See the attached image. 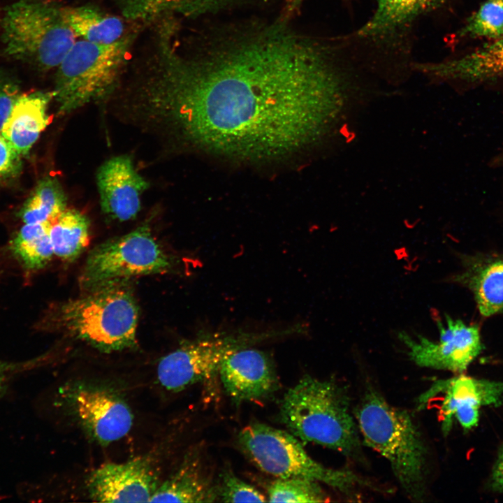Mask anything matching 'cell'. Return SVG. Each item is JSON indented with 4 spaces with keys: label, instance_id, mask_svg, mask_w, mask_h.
<instances>
[{
    "label": "cell",
    "instance_id": "obj_22",
    "mask_svg": "<svg viewBox=\"0 0 503 503\" xmlns=\"http://www.w3.org/2000/svg\"><path fill=\"white\" fill-rule=\"evenodd\" d=\"M66 22L80 38L93 43L110 44L124 37L123 20L106 13L95 6L63 7Z\"/></svg>",
    "mask_w": 503,
    "mask_h": 503
},
{
    "label": "cell",
    "instance_id": "obj_2",
    "mask_svg": "<svg viewBox=\"0 0 503 503\" xmlns=\"http://www.w3.org/2000/svg\"><path fill=\"white\" fill-rule=\"evenodd\" d=\"M363 444L389 462L407 495L421 501L426 493L428 451L411 414L390 404L369 388L354 411Z\"/></svg>",
    "mask_w": 503,
    "mask_h": 503
},
{
    "label": "cell",
    "instance_id": "obj_23",
    "mask_svg": "<svg viewBox=\"0 0 503 503\" xmlns=\"http://www.w3.org/2000/svg\"><path fill=\"white\" fill-rule=\"evenodd\" d=\"M49 235L54 254L73 261L89 242V220L79 211L66 208L50 223Z\"/></svg>",
    "mask_w": 503,
    "mask_h": 503
},
{
    "label": "cell",
    "instance_id": "obj_4",
    "mask_svg": "<svg viewBox=\"0 0 503 503\" xmlns=\"http://www.w3.org/2000/svg\"><path fill=\"white\" fill-rule=\"evenodd\" d=\"M2 17L6 54L40 71L57 68L76 41L63 6L50 0H18Z\"/></svg>",
    "mask_w": 503,
    "mask_h": 503
},
{
    "label": "cell",
    "instance_id": "obj_10",
    "mask_svg": "<svg viewBox=\"0 0 503 503\" xmlns=\"http://www.w3.org/2000/svg\"><path fill=\"white\" fill-rule=\"evenodd\" d=\"M60 393L69 413L93 441L108 445L129 432L133 416L117 392L107 387L78 382Z\"/></svg>",
    "mask_w": 503,
    "mask_h": 503
},
{
    "label": "cell",
    "instance_id": "obj_16",
    "mask_svg": "<svg viewBox=\"0 0 503 503\" xmlns=\"http://www.w3.org/2000/svg\"><path fill=\"white\" fill-rule=\"evenodd\" d=\"M417 68L437 78L469 86L503 82V38L461 57L418 64Z\"/></svg>",
    "mask_w": 503,
    "mask_h": 503
},
{
    "label": "cell",
    "instance_id": "obj_20",
    "mask_svg": "<svg viewBox=\"0 0 503 503\" xmlns=\"http://www.w3.org/2000/svg\"><path fill=\"white\" fill-rule=\"evenodd\" d=\"M54 92L22 93L6 122L1 134L22 156L27 154L50 122L48 113Z\"/></svg>",
    "mask_w": 503,
    "mask_h": 503
},
{
    "label": "cell",
    "instance_id": "obj_31",
    "mask_svg": "<svg viewBox=\"0 0 503 503\" xmlns=\"http://www.w3.org/2000/svg\"><path fill=\"white\" fill-rule=\"evenodd\" d=\"M489 486L497 493H503V444L498 454L489 479Z\"/></svg>",
    "mask_w": 503,
    "mask_h": 503
},
{
    "label": "cell",
    "instance_id": "obj_5",
    "mask_svg": "<svg viewBox=\"0 0 503 503\" xmlns=\"http://www.w3.org/2000/svg\"><path fill=\"white\" fill-rule=\"evenodd\" d=\"M52 318L58 328L103 351L136 345L138 308L131 293L119 284L62 303Z\"/></svg>",
    "mask_w": 503,
    "mask_h": 503
},
{
    "label": "cell",
    "instance_id": "obj_6",
    "mask_svg": "<svg viewBox=\"0 0 503 503\" xmlns=\"http://www.w3.org/2000/svg\"><path fill=\"white\" fill-rule=\"evenodd\" d=\"M238 443L262 472L277 478H304L326 484L346 495L358 488L376 490L370 481L348 469L328 468L311 458L292 434L265 424L245 426Z\"/></svg>",
    "mask_w": 503,
    "mask_h": 503
},
{
    "label": "cell",
    "instance_id": "obj_21",
    "mask_svg": "<svg viewBox=\"0 0 503 503\" xmlns=\"http://www.w3.org/2000/svg\"><path fill=\"white\" fill-rule=\"evenodd\" d=\"M122 15L136 22H150L176 15L196 17L228 8L237 0H115Z\"/></svg>",
    "mask_w": 503,
    "mask_h": 503
},
{
    "label": "cell",
    "instance_id": "obj_15",
    "mask_svg": "<svg viewBox=\"0 0 503 503\" xmlns=\"http://www.w3.org/2000/svg\"><path fill=\"white\" fill-rule=\"evenodd\" d=\"M96 183L102 211L109 217L125 221L136 217L147 182L136 170L129 156H117L99 168Z\"/></svg>",
    "mask_w": 503,
    "mask_h": 503
},
{
    "label": "cell",
    "instance_id": "obj_7",
    "mask_svg": "<svg viewBox=\"0 0 503 503\" xmlns=\"http://www.w3.org/2000/svg\"><path fill=\"white\" fill-rule=\"evenodd\" d=\"M133 39L126 35L110 44L75 41L57 68L53 92L59 113L110 95L119 83Z\"/></svg>",
    "mask_w": 503,
    "mask_h": 503
},
{
    "label": "cell",
    "instance_id": "obj_28",
    "mask_svg": "<svg viewBox=\"0 0 503 503\" xmlns=\"http://www.w3.org/2000/svg\"><path fill=\"white\" fill-rule=\"evenodd\" d=\"M219 501L224 502H265L266 496L238 478L231 469H224L217 481Z\"/></svg>",
    "mask_w": 503,
    "mask_h": 503
},
{
    "label": "cell",
    "instance_id": "obj_14",
    "mask_svg": "<svg viewBox=\"0 0 503 503\" xmlns=\"http://www.w3.org/2000/svg\"><path fill=\"white\" fill-rule=\"evenodd\" d=\"M218 373L225 392L235 404L262 400L279 386L272 360L255 349L246 347L230 353Z\"/></svg>",
    "mask_w": 503,
    "mask_h": 503
},
{
    "label": "cell",
    "instance_id": "obj_11",
    "mask_svg": "<svg viewBox=\"0 0 503 503\" xmlns=\"http://www.w3.org/2000/svg\"><path fill=\"white\" fill-rule=\"evenodd\" d=\"M437 324V341L420 335L412 337L404 332L399 333V339L417 365L462 374L483 349L479 327L447 315Z\"/></svg>",
    "mask_w": 503,
    "mask_h": 503
},
{
    "label": "cell",
    "instance_id": "obj_12",
    "mask_svg": "<svg viewBox=\"0 0 503 503\" xmlns=\"http://www.w3.org/2000/svg\"><path fill=\"white\" fill-rule=\"evenodd\" d=\"M440 391L445 393L440 409L442 430L445 435L451 430L453 418L464 430H469L477 425L481 407L503 405V381H501L460 374L436 382L423 399Z\"/></svg>",
    "mask_w": 503,
    "mask_h": 503
},
{
    "label": "cell",
    "instance_id": "obj_25",
    "mask_svg": "<svg viewBox=\"0 0 503 503\" xmlns=\"http://www.w3.org/2000/svg\"><path fill=\"white\" fill-rule=\"evenodd\" d=\"M66 197L59 182L51 177L41 180L19 212L24 224L51 223L66 209Z\"/></svg>",
    "mask_w": 503,
    "mask_h": 503
},
{
    "label": "cell",
    "instance_id": "obj_33",
    "mask_svg": "<svg viewBox=\"0 0 503 503\" xmlns=\"http://www.w3.org/2000/svg\"><path fill=\"white\" fill-rule=\"evenodd\" d=\"M6 370V365L0 362V395L5 386Z\"/></svg>",
    "mask_w": 503,
    "mask_h": 503
},
{
    "label": "cell",
    "instance_id": "obj_29",
    "mask_svg": "<svg viewBox=\"0 0 503 503\" xmlns=\"http://www.w3.org/2000/svg\"><path fill=\"white\" fill-rule=\"evenodd\" d=\"M21 94L17 80L7 73L0 71V133Z\"/></svg>",
    "mask_w": 503,
    "mask_h": 503
},
{
    "label": "cell",
    "instance_id": "obj_18",
    "mask_svg": "<svg viewBox=\"0 0 503 503\" xmlns=\"http://www.w3.org/2000/svg\"><path fill=\"white\" fill-rule=\"evenodd\" d=\"M219 501L217 481L201 453H190L177 470L157 486L150 502Z\"/></svg>",
    "mask_w": 503,
    "mask_h": 503
},
{
    "label": "cell",
    "instance_id": "obj_13",
    "mask_svg": "<svg viewBox=\"0 0 503 503\" xmlns=\"http://www.w3.org/2000/svg\"><path fill=\"white\" fill-rule=\"evenodd\" d=\"M148 458L108 462L96 469L87 481L91 499L101 502H150L157 488Z\"/></svg>",
    "mask_w": 503,
    "mask_h": 503
},
{
    "label": "cell",
    "instance_id": "obj_9",
    "mask_svg": "<svg viewBox=\"0 0 503 503\" xmlns=\"http://www.w3.org/2000/svg\"><path fill=\"white\" fill-rule=\"evenodd\" d=\"M279 333L202 335L159 360L156 371L158 381L169 391H180L212 377L219 372L222 360L230 353Z\"/></svg>",
    "mask_w": 503,
    "mask_h": 503
},
{
    "label": "cell",
    "instance_id": "obj_24",
    "mask_svg": "<svg viewBox=\"0 0 503 503\" xmlns=\"http://www.w3.org/2000/svg\"><path fill=\"white\" fill-rule=\"evenodd\" d=\"M50 223L24 224L13 238L10 249L22 265L30 270L43 268L54 254L50 239Z\"/></svg>",
    "mask_w": 503,
    "mask_h": 503
},
{
    "label": "cell",
    "instance_id": "obj_1",
    "mask_svg": "<svg viewBox=\"0 0 503 503\" xmlns=\"http://www.w3.org/2000/svg\"><path fill=\"white\" fill-rule=\"evenodd\" d=\"M161 34L140 88L153 123L189 145L247 162L296 154L314 138L340 73L326 46L284 21L258 23L177 51Z\"/></svg>",
    "mask_w": 503,
    "mask_h": 503
},
{
    "label": "cell",
    "instance_id": "obj_32",
    "mask_svg": "<svg viewBox=\"0 0 503 503\" xmlns=\"http://www.w3.org/2000/svg\"><path fill=\"white\" fill-rule=\"evenodd\" d=\"M303 0H286V11L288 14L295 12L300 6Z\"/></svg>",
    "mask_w": 503,
    "mask_h": 503
},
{
    "label": "cell",
    "instance_id": "obj_30",
    "mask_svg": "<svg viewBox=\"0 0 503 503\" xmlns=\"http://www.w3.org/2000/svg\"><path fill=\"white\" fill-rule=\"evenodd\" d=\"M21 156L0 133V180L15 177L20 173Z\"/></svg>",
    "mask_w": 503,
    "mask_h": 503
},
{
    "label": "cell",
    "instance_id": "obj_19",
    "mask_svg": "<svg viewBox=\"0 0 503 503\" xmlns=\"http://www.w3.org/2000/svg\"><path fill=\"white\" fill-rule=\"evenodd\" d=\"M448 0H377L372 15L359 29L358 36L373 41H388L404 34L419 20Z\"/></svg>",
    "mask_w": 503,
    "mask_h": 503
},
{
    "label": "cell",
    "instance_id": "obj_17",
    "mask_svg": "<svg viewBox=\"0 0 503 503\" xmlns=\"http://www.w3.org/2000/svg\"><path fill=\"white\" fill-rule=\"evenodd\" d=\"M462 265V270L452 281L471 291L482 316L502 312L503 254L465 256Z\"/></svg>",
    "mask_w": 503,
    "mask_h": 503
},
{
    "label": "cell",
    "instance_id": "obj_26",
    "mask_svg": "<svg viewBox=\"0 0 503 503\" xmlns=\"http://www.w3.org/2000/svg\"><path fill=\"white\" fill-rule=\"evenodd\" d=\"M462 37L503 38V0H486L469 16L458 31Z\"/></svg>",
    "mask_w": 503,
    "mask_h": 503
},
{
    "label": "cell",
    "instance_id": "obj_8",
    "mask_svg": "<svg viewBox=\"0 0 503 503\" xmlns=\"http://www.w3.org/2000/svg\"><path fill=\"white\" fill-rule=\"evenodd\" d=\"M171 261L143 224L125 235L108 240L89 254L81 277L89 291L141 275L161 273Z\"/></svg>",
    "mask_w": 503,
    "mask_h": 503
},
{
    "label": "cell",
    "instance_id": "obj_3",
    "mask_svg": "<svg viewBox=\"0 0 503 503\" xmlns=\"http://www.w3.org/2000/svg\"><path fill=\"white\" fill-rule=\"evenodd\" d=\"M279 415L290 433L301 441L349 457L360 450L347 391L334 380L303 376L285 393Z\"/></svg>",
    "mask_w": 503,
    "mask_h": 503
},
{
    "label": "cell",
    "instance_id": "obj_27",
    "mask_svg": "<svg viewBox=\"0 0 503 503\" xmlns=\"http://www.w3.org/2000/svg\"><path fill=\"white\" fill-rule=\"evenodd\" d=\"M270 502H324L327 495L318 481L304 478H277L268 487Z\"/></svg>",
    "mask_w": 503,
    "mask_h": 503
}]
</instances>
